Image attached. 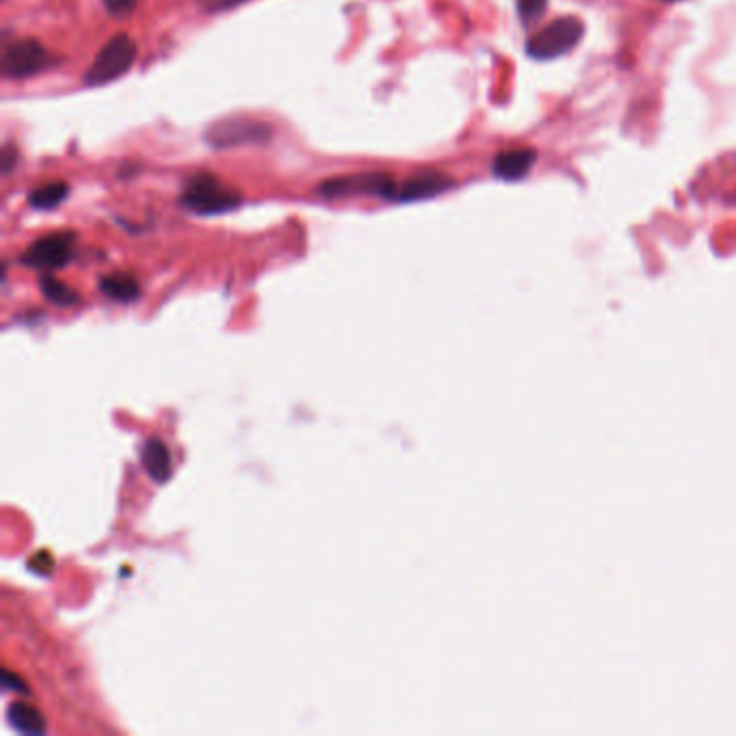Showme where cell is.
Returning <instances> with one entry per match:
<instances>
[{
	"instance_id": "14",
	"label": "cell",
	"mask_w": 736,
	"mask_h": 736,
	"mask_svg": "<svg viewBox=\"0 0 736 736\" xmlns=\"http://www.w3.org/2000/svg\"><path fill=\"white\" fill-rule=\"evenodd\" d=\"M39 288H42L44 296L48 298L50 303L59 305V307H74L80 301L78 294L72 288H67L65 283H61L59 279H54L52 275H44L42 279H39Z\"/></svg>"
},
{
	"instance_id": "12",
	"label": "cell",
	"mask_w": 736,
	"mask_h": 736,
	"mask_svg": "<svg viewBox=\"0 0 736 736\" xmlns=\"http://www.w3.org/2000/svg\"><path fill=\"white\" fill-rule=\"evenodd\" d=\"M100 290L102 294H106L111 301H117V303H132L139 298L141 290H139V283H136L134 277L130 275H106L100 279Z\"/></svg>"
},
{
	"instance_id": "16",
	"label": "cell",
	"mask_w": 736,
	"mask_h": 736,
	"mask_svg": "<svg viewBox=\"0 0 736 736\" xmlns=\"http://www.w3.org/2000/svg\"><path fill=\"white\" fill-rule=\"evenodd\" d=\"M104 9L115 18H128L139 5V0H102Z\"/></svg>"
},
{
	"instance_id": "3",
	"label": "cell",
	"mask_w": 736,
	"mask_h": 736,
	"mask_svg": "<svg viewBox=\"0 0 736 736\" xmlns=\"http://www.w3.org/2000/svg\"><path fill=\"white\" fill-rule=\"evenodd\" d=\"M136 61V44L126 33H119L108 39L104 48L95 54L93 63L85 72L87 87H102L113 80L126 76Z\"/></svg>"
},
{
	"instance_id": "5",
	"label": "cell",
	"mask_w": 736,
	"mask_h": 736,
	"mask_svg": "<svg viewBox=\"0 0 736 736\" xmlns=\"http://www.w3.org/2000/svg\"><path fill=\"white\" fill-rule=\"evenodd\" d=\"M272 139V128L266 121L247 115L225 117L206 130V143L214 149H234L242 145H264Z\"/></svg>"
},
{
	"instance_id": "9",
	"label": "cell",
	"mask_w": 736,
	"mask_h": 736,
	"mask_svg": "<svg viewBox=\"0 0 736 736\" xmlns=\"http://www.w3.org/2000/svg\"><path fill=\"white\" fill-rule=\"evenodd\" d=\"M538 152L534 147H514L497 154L493 160V175L503 182H521L536 167Z\"/></svg>"
},
{
	"instance_id": "18",
	"label": "cell",
	"mask_w": 736,
	"mask_h": 736,
	"mask_svg": "<svg viewBox=\"0 0 736 736\" xmlns=\"http://www.w3.org/2000/svg\"><path fill=\"white\" fill-rule=\"evenodd\" d=\"M16 162H18V152H16V147H13L11 143H7V145L3 147V175H9V173H11V169H13V165H16Z\"/></svg>"
},
{
	"instance_id": "4",
	"label": "cell",
	"mask_w": 736,
	"mask_h": 736,
	"mask_svg": "<svg viewBox=\"0 0 736 736\" xmlns=\"http://www.w3.org/2000/svg\"><path fill=\"white\" fill-rule=\"evenodd\" d=\"M61 63V59L48 52L37 39H16L7 42L0 57V72L9 80H22L52 70Z\"/></svg>"
},
{
	"instance_id": "7",
	"label": "cell",
	"mask_w": 736,
	"mask_h": 736,
	"mask_svg": "<svg viewBox=\"0 0 736 736\" xmlns=\"http://www.w3.org/2000/svg\"><path fill=\"white\" fill-rule=\"evenodd\" d=\"M76 236L72 231H59V234H48L35 240L29 249L20 257V262L35 270L52 272L70 264L74 257Z\"/></svg>"
},
{
	"instance_id": "11",
	"label": "cell",
	"mask_w": 736,
	"mask_h": 736,
	"mask_svg": "<svg viewBox=\"0 0 736 736\" xmlns=\"http://www.w3.org/2000/svg\"><path fill=\"white\" fill-rule=\"evenodd\" d=\"M7 719L9 724L16 728L22 734H31V736H39L46 732V719L44 715L37 711L35 706L26 704V702H13L7 708Z\"/></svg>"
},
{
	"instance_id": "8",
	"label": "cell",
	"mask_w": 736,
	"mask_h": 736,
	"mask_svg": "<svg viewBox=\"0 0 736 736\" xmlns=\"http://www.w3.org/2000/svg\"><path fill=\"white\" fill-rule=\"evenodd\" d=\"M456 182L443 173H417L404 182H395L389 201L393 203H415L432 197H441L452 190Z\"/></svg>"
},
{
	"instance_id": "20",
	"label": "cell",
	"mask_w": 736,
	"mask_h": 736,
	"mask_svg": "<svg viewBox=\"0 0 736 736\" xmlns=\"http://www.w3.org/2000/svg\"><path fill=\"white\" fill-rule=\"evenodd\" d=\"M661 3H678V0H661Z\"/></svg>"
},
{
	"instance_id": "1",
	"label": "cell",
	"mask_w": 736,
	"mask_h": 736,
	"mask_svg": "<svg viewBox=\"0 0 736 736\" xmlns=\"http://www.w3.org/2000/svg\"><path fill=\"white\" fill-rule=\"evenodd\" d=\"M242 203V197L225 186L212 173H197L188 180L182 190L180 206L199 216H216L225 212H234Z\"/></svg>"
},
{
	"instance_id": "15",
	"label": "cell",
	"mask_w": 736,
	"mask_h": 736,
	"mask_svg": "<svg viewBox=\"0 0 736 736\" xmlns=\"http://www.w3.org/2000/svg\"><path fill=\"white\" fill-rule=\"evenodd\" d=\"M549 9V0H519V18L525 26H534Z\"/></svg>"
},
{
	"instance_id": "17",
	"label": "cell",
	"mask_w": 736,
	"mask_h": 736,
	"mask_svg": "<svg viewBox=\"0 0 736 736\" xmlns=\"http://www.w3.org/2000/svg\"><path fill=\"white\" fill-rule=\"evenodd\" d=\"M247 3V0H197V5L208 11V13H221V11H229V9H236L240 5Z\"/></svg>"
},
{
	"instance_id": "19",
	"label": "cell",
	"mask_w": 736,
	"mask_h": 736,
	"mask_svg": "<svg viewBox=\"0 0 736 736\" xmlns=\"http://www.w3.org/2000/svg\"><path fill=\"white\" fill-rule=\"evenodd\" d=\"M3 683H5V687H7V689L20 691V693H29V687H24V680H22V678H18L16 674H11V672H5Z\"/></svg>"
},
{
	"instance_id": "13",
	"label": "cell",
	"mask_w": 736,
	"mask_h": 736,
	"mask_svg": "<svg viewBox=\"0 0 736 736\" xmlns=\"http://www.w3.org/2000/svg\"><path fill=\"white\" fill-rule=\"evenodd\" d=\"M70 195V186L67 182H48L44 186H37L29 193V206L33 210H54Z\"/></svg>"
},
{
	"instance_id": "6",
	"label": "cell",
	"mask_w": 736,
	"mask_h": 736,
	"mask_svg": "<svg viewBox=\"0 0 736 736\" xmlns=\"http://www.w3.org/2000/svg\"><path fill=\"white\" fill-rule=\"evenodd\" d=\"M395 182L387 173H354L324 180L318 186V195L326 199L344 197H383L389 201Z\"/></svg>"
},
{
	"instance_id": "10",
	"label": "cell",
	"mask_w": 736,
	"mask_h": 736,
	"mask_svg": "<svg viewBox=\"0 0 736 736\" xmlns=\"http://www.w3.org/2000/svg\"><path fill=\"white\" fill-rule=\"evenodd\" d=\"M141 462L154 482H167L171 475V454L160 439H149L141 449Z\"/></svg>"
},
{
	"instance_id": "2",
	"label": "cell",
	"mask_w": 736,
	"mask_h": 736,
	"mask_svg": "<svg viewBox=\"0 0 736 736\" xmlns=\"http://www.w3.org/2000/svg\"><path fill=\"white\" fill-rule=\"evenodd\" d=\"M585 24L575 16L557 18L544 26L534 37L529 39L525 50L531 59L536 61H553L560 59L570 50H575L583 39Z\"/></svg>"
}]
</instances>
